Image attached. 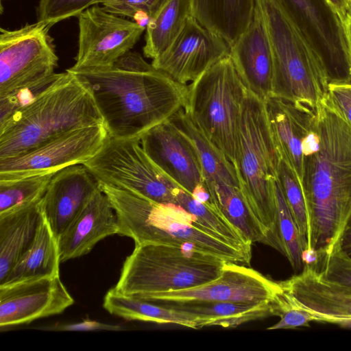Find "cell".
I'll return each instance as SVG.
<instances>
[{"label": "cell", "mask_w": 351, "mask_h": 351, "mask_svg": "<svg viewBox=\"0 0 351 351\" xmlns=\"http://www.w3.org/2000/svg\"><path fill=\"white\" fill-rule=\"evenodd\" d=\"M66 70L88 86L112 138L140 141L186 104L188 86L132 50L109 67Z\"/></svg>", "instance_id": "cell-1"}, {"label": "cell", "mask_w": 351, "mask_h": 351, "mask_svg": "<svg viewBox=\"0 0 351 351\" xmlns=\"http://www.w3.org/2000/svg\"><path fill=\"white\" fill-rule=\"evenodd\" d=\"M315 114L319 142L304 156L302 189L307 211L306 249L317 251L319 266L341 247L351 221V126L324 104Z\"/></svg>", "instance_id": "cell-2"}, {"label": "cell", "mask_w": 351, "mask_h": 351, "mask_svg": "<svg viewBox=\"0 0 351 351\" xmlns=\"http://www.w3.org/2000/svg\"><path fill=\"white\" fill-rule=\"evenodd\" d=\"M104 124L88 86L66 70L36 98L0 121V160L27 152L71 130Z\"/></svg>", "instance_id": "cell-3"}, {"label": "cell", "mask_w": 351, "mask_h": 351, "mask_svg": "<svg viewBox=\"0 0 351 351\" xmlns=\"http://www.w3.org/2000/svg\"><path fill=\"white\" fill-rule=\"evenodd\" d=\"M266 24L273 56L271 96L316 111L332 80L319 47L280 0H256Z\"/></svg>", "instance_id": "cell-4"}, {"label": "cell", "mask_w": 351, "mask_h": 351, "mask_svg": "<svg viewBox=\"0 0 351 351\" xmlns=\"http://www.w3.org/2000/svg\"><path fill=\"white\" fill-rule=\"evenodd\" d=\"M99 187L115 212L118 234L132 239L135 245L149 243L171 245L250 265L251 254L212 234L179 206L157 203L103 183H99Z\"/></svg>", "instance_id": "cell-5"}, {"label": "cell", "mask_w": 351, "mask_h": 351, "mask_svg": "<svg viewBox=\"0 0 351 351\" xmlns=\"http://www.w3.org/2000/svg\"><path fill=\"white\" fill-rule=\"evenodd\" d=\"M280 158L269 130L265 101L247 89L233 165L239 188L278 250L275 184Z\"/></svg>", "instance_id": "cell-6"}, {"label": "cell", "mask_w": 351, "mask_h": 351, "mask_svg": "<svg viewBox=\"0 0 351 351\" xmlns=\"http://www.w3.org/2000/svg\"><path fill=\"white\" fill-rule=\"evenodd\" d=\"M226 262L213 255L171 245H135L114 288L138 298L191 288L217 278Z\"/></svg>", "instance_id": "cell-7"}, {"label": "cell", "mask_w": 351, "mask_h": 351, "mask_svg": "<svg viewBox=\"0 0 351 351\" xmlns=\"http://www.w3.org/2000/svg\"><path fill=\"white\" fill-rule=\"evenodd\" d=\"M246 90L228 55L188 86L183 108L232 164Z\"/></svg>", "instance_id": "cell-8"}, {"label": "cell", "mask_w": 351, "mask_h": 351, "mask_svg": "<svg viewBox=\"0 0 351 351\" xmlns=\"http://www.w3.org/2000/svg\"><path fill=\"white\" fill-rule=\"evenodd\" d=\"M84 165L99 183L111 185L160 204H175L179 187L149 157L140 141L108 136Z\"/></svg>", "instance_id": "cell-9"}, {"label": "cell", "mask_w": 351, "mask_h": 351, "mask_svg": "<svg viewBox=\"0 0 351 351\" xmlns=\"http://www.w3.org/2000/svg\"><path fill=\"white\" fill-rule=\"evenodd\" d=\"M50 28L40 21L13 30L0 28V97L56 73L58 57Z\"/></svg>", "instance_id": "cell-10"}, {"label": "cell", "mask_w": 351, "mask_h": 351, "mask_svg": "<svg viewBox=\"0 0 351 351\" xmlns=\"http://www.w3.org/2000/svg\"><path fill=\"white\" fill-rule=\"evenodd\" d=\"M78 49L70 70L112 66L134 47L146 27L93 5L77 16Z\"/></svg>", "instance_id": "cell-11"}, {"label": "cell", "mask_w": 351, "mask_h": 351, "mask_svg": "<svg viewBox=\"0 0 351 351\" xmlns=\"http://www.w3.org/2000/svg\"><path fill=\"white\" fill-rule=\"evenodd\" d=\"M104 124L71 130L27 152L0 160V180L55 173L83 165L108 138Z\"/></svg>", "instance_id": "cell-12"}, {"label": "cell", "mask_w": 351, "mask_h": 351, "mask_svg": "<svg viewBox=\"0 0 351 351\" xmlns=\"http://www.w3.org/2000/svg\"><path fill=\"white\" fill-rule=\"evenodd\" d=\"M281 290L279 282L268 279L248 265L226 262L220 276L214 280L191 288L152 293L139 298L152 302L199 300L261 303L272 302Z\"/></svg>", "instance_id": "cell-13"}, {"label": "cell", "mask_w": 351, "mask_h": 351, "mask_svg": "<svg viewBox=\"0 0 351 351\" xmlns=\"http://www.w3.org/2000/svg\"><path fill=\"white\" fill-rule=\"evenodd\" d=\"M230 48L224 39L191 15L171 45L151 63L178 82L186 84L228 56Z\"/></svg>", "instance_id": "cell-14"}, {"label": "cell", "mask_w": 351, "mask_h": 351, "mask_svg": "<svg viewBox=\"0 0 351 351\" xmlns=\"http://www.w3.org/2000/svg\"><path fill=\"white\" fill-rule=\"evenodd\" d=\"M73 303L60 275L0 286V326L2 329L60 314Z\"/></svg>", "instance_id": "cell-15"}, {"label": "cell", "mask_w": 351, "mask_h": 351, "mask_svg": "<svg viewBox=\"0 0 351 351\" xmlns=\"http://www.w3.org/2000/svg\"><path fill=\"white\" fill-rule=\"evenodd\" d=\"M140 143L154 162L189 193L197 184H204L192 140L171 119L146 132Z\"/></svg>", "instance_id": "cell-16"}, {"label": "cell", "mask_w": 351, "mask_h": 351, "mask_svg": "<svg viewBox=\"0 0 351 351\" xmlns=\"http://www.w3.org/2000/svg\"><path fill=\"white\" fill-rule=\"evenodd\" d=\"M229 56L248 90L263 101L271 96L272 50L265 19L256 1L252 19L230 46Z\"/></svg>", "instance_id": "cell-17"}, {"label": "cell", "mask_w": 351, "mask_h": 351, "mask_svg": "<svg viewBox=\"0 0 351 351\" xmlns=\"http://www.w3.org/2000/svg\"><path fill=\"white\" fill-rule=\"evenodd\" d=\"M99 189L83 165L67 167L53 176L42 198V210L57 239Z\"/></svg>", "instance_id": "cell-18"}, {"label": "cell", "mask_w": 351, "mask_h": 351, "mask_svg": "<svg viewBox=\"0 0 351 351\" xmlns=\"http://www.w3.org/2000/svg\"><path fill=\"white\" fill-rule=\"evenodd\" d=\"M279 284L295 305L314 315L315 322L351 318V288L326 279L314 267L304 265L299 274Z\"/></svg>", "instance_id": "cell-19"}, {"label": "cell", "mask_w": 351, "mask_h": 351, "mask_svg": "<svg viewBox=\"0 0 351 351\" xmlns=\"http://www.w3.org/2000/svg\"><path fill=\"white\" fill-rule=\"evenodd\" d=\"M264 101L271 137L280 158L293 170L302 186L304 173L302 143L314 125L315 111L303 104L274 96Z\"/></svg>", "instance_id": "cell-20"}, {"label": "cell", "mask_w": 351, "mask_h": 351, "mask_svg": "<svg viewBox=\"0 0 351 351\" xmlns=\"http://www.w3.org/2000/svg\"><path fill=\"white\" fill-rule=\"evenodd\" d=\"M118 233L113 207L99 189L58 238L61 263L87 254L99 241Z\"/></svg>", "instance_id": "cell-21"}, {"label": "cell", "mask_w": 351, "mask_h": 351, "mask_svg": "<svg viewBox=\"0 0 351 351\" xmlns=\"http://www.w3.org/2000/svg\"><path fill=\"white\" fill-rule=\"evenodd\" d=\"M42 198L0 215V284L34 239L43 216Z\"/></svg>", "instance_id": "cell-22"}, {"label": "cell", "mask_w": 351, "mask_h": 351, "mask_svg": "<svg viewBox=\"0 0 351 351\" xmlns=\"http://www.w3.org/2000/svg\"><path fill=\"white\" fill-rule=\"evenodd\" d=\"M153 302L192 315L195 318L197 329L208 326L235 328L244 323L272 315L271 302L193 300Z\"/></svg>", "instance_id": "cell-23"}, {"label": "cell", "mask_w": 351, "mask_h": 351, "mask_svg": "<svg viewBox=\"0 0 351 351\" xmlns=\"http://www.w3.org/2000/svg\"><path fill=\"white\" fill-rule=\"evenodd\" d=\"M60 263L58 239L43 215L33 241L0 286L59 276Z\"/></svg>", "instance_id": "cell-24"}, {"label": "cell", "mask_w": 351, "mask_h": 351, "mask_svg": "<svg viewBox=\"0 0 351 351\" xmlns=\"http://www.w3.org/2000/svg\"><path fill=\"white\" fill-rule=\"evenodd\" d=\"M192 15L231 46L245 30L256 0H190Z\"/></svg>", "instance_id": "cell-25"}, {"label": "cell", "mask_w": 351, "mask_h": 351, "mask_svg": "<svg viewBox=\"0 0 351 351\" xmlns=\"http://www.w3.org/2000/svg\"><path fill=\"white\" fill-rule=\"evenodd\" d=\"M104 308L110 314L129 320L176 324L197 329L192 315L135 296L110 289L104 299Z\"/></svg>", "instance_id": "cell-26"}, {"label": "cell", "mask_w": 351, "mask_h": 351, "mask_svg": "<svg viewBox=\"0 0 351 351\" xmlns=\"http://www.w3.org/2000/svg\"><path fill=\"white\" fill-rule=\"evenodd\" d=\"M171 119L192 140L202 165L204 184L209 193L219 182L239 187L233 164L193 123L183 108Z\"/></svg>", "instance_id": "cell-27"}, {"label": "cell", "mask_w": 351, "mask_h": 351, "mask_svg": "<svg viewBox=\"0 0 351 351\" xmlns=\"http://www.w3.org/2000/svg\"><path fill=\"white\" fill-rule=\"evenodd\" d=\"M192 15L190 0H163L145 29L143 55L152 60L163 53Z\"/></svg>", "instance_id": "cell-28"}, {"label": "cell", "mask_w": 351, "mask_h": 351, "mask_svg": "<svg viewBox=\"0 0 351 351\" xmlns=\"http://www.w3.org/2000/svg\"><path fill=\"white\" fill-rule=\"evenodd\" d=\"M212 203L219 213L252 244L267 243V234L252 211L239 186L223 182L210 191Z\"/></svg>", "instance_id": "cell-29"}, {"label": "cell", "mask_w": 351, "mask_h": 351, "mask_svg": "<svg viewBox=\"0 0 351 351\" xmlns=\"http://www.w3.org/2000/svg\"><path fill=\"white\" fill-rule=\"evenodd\" d=\"M175 204L193 215L204 228L220 240L252 255V243L245 239L213 204L202 203L179 187L176 193Z\"/></svg>", "instance_id": "cell-30"}, {"label": "cell", "mask_w": 351, "mask_h": 351, "mask_svg": "<svg viewBox=\"0 0 351 351\" xmlns=\"http://www.w3.org/2000/svg\"><path fill=\"white\" fill-rule=\"evenodd\" d=\"M275 194L278 250L287 258L295 272H300L303 268L304 246L278 179Z\"/></svg>", "instance_id": "cell-31"}, {"label": "cell", "mask_w": 351, "mask_h": 351, "mask_svg": "<svg viewBox=\"0 0 351 351\" xmlns=\"http://www.w3.org/2000/svg\"><path fill=\"white\" fill-rule=\"evenodd\" d=\"M55 173L1 179L0 215L42 198Z\"/></svg>", "instance_id": "cell-32"}, {"label": "cell", "mask_w": 351, "mask_h": 351, "mask_svg": "<svg viewBox=\"0 0 351 351\" xmlns=\"http://www.w3.org/2000/svg\"><path fill=\"white\" fill-rule=\"evenodd\" d=\"M278 180L285 200L302 238L304 250L307 247V211L303 191L293 170L282 160L278 171Z\"/></svg>", "instance_id": "cell-33"}, {"label": "cell", "mask_w": 351, "mask_h": 351, "mask_svg": "<svg viewBox=\"0 0 351 351\" xmlns=\"http://www.w3.org/2000/svg\"><path fill=\"white\" fill-rule=\"evenodd\" d=\"M271 311L272 315L278 316L280 319L267 328L268 330L293 329L308 326L311 322H315L314 315L295 305L282 289L271 302Z\"/></svg>", "instance_id": "cell-34"}, {"label": "cell", "mask_w": 351, "mask_h": 351, "mask_svg": "<svg viewBox=\"0 0 351 351\" xmlns=\"http://www.w3.org/2000/svg\"><path fill=\"white\" fill-rule=\"evenodd\" d=\"M98 0H39L36 8L37 21L49 26L77 16L86 8L97 4Z\"/></svg>", "instance_id": "cell-35"}, {"label": "cell", "mask_w": 351, "mask_h": 351, "mask_svg": "<svg viewBox=\"0 0 351 351\" xmlns=\"http://www.w3.org/2000/svg\"><path fill=\"white\" fill-rule=\"evenodd\" d=\"M163 0H98L97 4L108 12L119 16L130 18L146 27Z\"/></svg>", "instance_id": "cell-36"}, {"label": "cell", "mask_w": 351, "mask_h": 351, "mask_svg": "<svg viewBox=\"0 0 351 351\" xmlns=\"http://www.w3.org/2000/svg\"><path fill=\"white\" fill-rule=\"evenodd\" d=\"M319 270L326 279L351 288V256L341 247L326 257Z\"/></svg>", "instance_id": "cell-37"}, {"label": "cell", "mask_w": 351, "mask_h": 351, "mask_svg": "<svg viewBox=\"0 0 351 351\" xmlns=\"http://www.w3.org/2000/svg\"><path fill=\"white\" fill-rule=\"evenodd\" d=\"M323 104L351 126V83L331 80Z\"/></svg>", "instance_id": "cell-38"}, {"label": "cell", "mask_w": 351, "mask_h": 351, "mask_svg": "<svg viewBox=\"0 0 351 351\" xmlns=\"http://www.w3.org/2000/svg\"><path fill=\"white\" fill-rule=\"evenodd\" d=\"M45 330L56 331H97V330H120L121 327L118 325L108 324L89 319L71 324H56L43 327Z\"/></svg>", "instance_id": "cell-39"}, {"label": "cell", "mask_w": 351, "mask_h": 351, "mask_svg": "<svg viewBox=\"0 0 351 351\" xmlns=\"http://www.w3.org/2000/svg\"><path fill=\"white\" fill-rule=\"evenodd\" d=\"M321 1L341 25L348 15H351V0Z\"/></svg>", "instance_id": "cell-40"}, {"label": "cell", "mask_w": 351, "mask_h": 351, "mask_svg": "<svg viewBox=\"0 0 351 351\" xmlns=\"http://www.w3.org/2000/svg\"><path fill=\"white\" fill-rule=\"evenodd\" d=\"M344 34L347 60L349 67L350 75L351 76V15H348L346 20L341 23Z\"/></svg>", "instance_id": "cell-41"}, {"label": "cell", "mask_w": 351, "mask_h": 351, "mask_svg": "<svg viewBox=\"0 0 351 351\" xmlns=\"http://www.w3.org/2000/svg\"><path fill=\"white\" fill-rule=\"evenodd\" d=\"M191 194L196 200L202 203L213 204L210 194L204 183L197 184Z\"/></svg>", "instance_id": "cell-42"}, {"label": "cell", "mask_w": 351, "mask_h": 351, "mask_svg": "<svg viewBox=\"0 0 351 351\" xmlns=\"http://www.w3.org/2000/svg\"><path fill=\"white\" fill-rule=\"evenodd\" d=\"M341 248L351 256V221L346 227L341 241Z\"/></svg>", "instance_id": "cell-43"}, {"label": "cell", "mask_w": 351, "mask_h": 351, "mask_svg": "<svg viewBox=\"0 0 351 351\" xmlns=\"http://www.w3.org/2000/svg\"><path fill=\"white\" fill-rule=\"evenodd\" d=\"M330 323L341 328H351V318L336 319L331 320Z\"/></svg>", "instance_id": "cell-44"}]
</instances>
